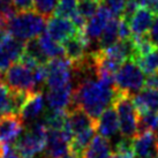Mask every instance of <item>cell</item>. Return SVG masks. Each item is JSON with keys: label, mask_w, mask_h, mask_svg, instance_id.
<instances>
[{"label": "cell", "mask_w": 158, "mask_h": 158, "mask_svg": "<svg viewBox=\"0 0 158 158\" xmlns=\"http://www.w3.org/2000/svg\"><path fill=\"white\" fill-rule=\"evenodd\" d=\"M79 82L73 91L70 107H81L94 120L113 104L118 90L113 84L106 83L97 76V72L75 75Z\"/></svg>", "instance_id": "cell-1"}, {"label": "cell", "mask_w": 158, "mask_h": 158, "mask_svg": "<svg viewBox=\"0 0 158 158\" xmlns=\"http://www.w3.org/2000/svg\"><path fill=\"white\" fill-rule=\"evenodd\" d=\"M4 75L5 82L12 90L31 94L40 91V88L46 82V65L28 66L21 61H16Z\"/></svg>", "instance_id": "cell-2"}, {"label": "cell", "mask_w": 158, "mask_h": 158, "mask_svg": "<svg viewBox=\"0 0 158 158\" xmlns=\"http://www.w3.org/2000/svg\"><path fill=\"white\" fill-rule=\"evenodd\" d=\"M46 22V18L36 10H22L15 13L10 18L7 30L13 37L27 42L43 34Z\"/></svg>", "instance_id": "cell-3"}, {"label": "cell", "mask_w": 158, "mask_h": 158, "mask_svg": "<svg viewBox=\"0 0 158 158\" xmlns=\"http://www.w3.org/2000/svg\"><path fill=\"white\" fill-rule=\"evenodd\" d=\"M48 141V127L44 121H34L13 144L21 158H36L44 152Z\"/></svg>", "instance_id": "cell-4"}, {"label": "cell", "mask_w": 158, "mask_h": 158, "mask_svg": "<svg viewBox=\"0 0 158 158\" xmlns=\"http://www.w3.org/2000/svg\"><path fill=\"white\" fill-rule=\"evenodd\" d=\"M113 105L118 114L120 135L133 140L139 134V112L134 105L133 95L118 90Z\"/></svg>", "instance_id": "cell-5"}, {"label": "cell", "mask_w": 158, "mask_h": 158, "mask_svg": "<svg viewBox=\"0 0 158 158\" xmlns=\"http://www.w3.org/2000/svg\"><path fill=\"white\" fill-rule=\"evenodd\" d=\"M144 72L137 62L128 59L119 67L114 75V85L117 90L128 95H135L144 88Z\"/></svg>", "instance_id": "cell-6"}, {"label": "cell", "mask_w": 158, "mask_h": 158, "mask_svg": "<svg viewBox=\"0 0 158 158\" xmlns=\"http://www.w3.org/2000/svg\"><path fill=\"white\" fill-rule=\"evenodd\" d=\"M74 77L73 66L66 57L50 59L46 64V82L48 89L65 87L72 83Z\"/></svg>", "instance_id": "cell-7"}, {"label": "cell", "mask_w": 158, "mask_h": 158, "mask_svg": "<svg viewBox=\"0 0 158 158\" xmlns=\"http://www.w3.org/2000/svg\"><path fill=\"white\" fill-rule=\"evenodd\" d=\"M73 134L68 126L61 131L48 129V141L45 147L46 158H61L70 152V141Z\"/></svg>", "instance_id": "cell-8"}, {"label": "cell", "mask_w": 158, "mask_h": 158, "mask_svg": "<svg viewBox=\"0 0 158 158\" xmlns=\"http://www.w3.org/2000/svg\"><path fill=\"white\" fill-rule=\"evenodd\" d=\"M112 16H114V15L110 10V8L103 2L98 9V12L87 21V24L83 29V34L90 43V46L94 42H98L99 37L105 29L106 24Z\"/></svg>", "instance_id": "cell-9"}, {"label": "cell", "mask_w": 158, "mask_h": 158, "mask_svg": "<svg viewBox=\"0 0 158 158\" xmlns=\"http://www.w3.org/2000/svg\"><path fill=\"white\" fill-rule=\"evenodd\" d=\"M77 31V27L75 26L70 19L51 15L46 22V32L53 40L61 44L72 36H74Z\"/></svg>", "instance_id": "cell-10"}, {"label": "cell", "mask_w": 158, "mask_h": 158, "mask_svg": "<svg viewBox=\"0 0 158 158\" xmlns=\"http://www.w3.org/2000/svg\"><path fill=\"white\" fill-rule=\"evenodd\" d=\"M65 48V57L72 64V66L77 65L84 60V58L88 56V48H90V43L85 38L83 30H79L74 36L62 43Z\"/></svg>", "instance_id": "cell-11"}, {"label": "cell", "mask_w": 158, "mask_h": 158, "mask_svg": "<svg viewBox=\"0 0 158 158\" xmlns=\"http://www.w3.org/2000/svg\"><path fill=\"white\" fill-rule=\"evenodd\" d=\"M23 133V120L19 114L7 113L0 117V144H13Z\"/></svg>", "instance_id": "cell-12"}, {"label": "cell", "mask_w": 158, "mask_h": 158, "mask_svg": "<svg viewBox=\"0 0 158 158\" xmlns=\"http://www.w3.org/2000/svg\"><path fill=\"white\" fill-rule=\"evenodd\" d=\"M26 42L14 38H9L6 44L0 48V75H4L14 62L20 60L24 52Z\"/></svg>", "instance_id": "cell-13"}, {"label": "cell", "mask_w": 158, "mask_h": 158, "mask_svg": "<svg viewBox=\"0 0 158 158\" xmlns=\"http://www.w3.org/2000/svg\"><path fill=\"white\" fill-rule=\"evenodd\" d=\"M133 148L136 158H156L158 156V142L151 131L139 133L133 139Z\"/></svg>", "instance_id": "cell-14"}, {"label": "cell", "mask_w": 158, "mask_h": 158, "mask_svg": "<svg viewBox=\"0 0 158 158\" xmlns=\"http://www.w3.org/2000/svg\"><path fill=\"white\" fill-rule=\"evenodd\" d=\"M157 18L149 8L139 7L129 20V27L133 36H144L149 34L155 19Z\"/></svg>", "instance_id": "cell-15"}, {"label": "cell", "mask_w": 158, "mask_h": 158, "mask_svg": "<svg viewBox=\"0 0 158 158\" xmlns=\"http://www.w3.org/2000/svg\"><path fill=\"white\" fill-rule=\"evenodd\" d=\"M96 132L98 135L110 140L119 132V119L114 107H107L96 120Z\"/></svg>", "instance_id": "cell-16"}, {"label": "cell", "mask_w": 158, "mask_h": 158, "mask_svg": "<svg viewBox=\"0 0 158 158\" xmlns=\"http://www.w3.org/2000/svg\"><path fill=\"white\" fill-rule=\"evenodd\" d=\"M73 91L74 88L72 83L61 88L48 89L46 95L48 107L53 110H69L73 102Z\"/></svg>", "instance_id": "cell-17"}, {"label": "cell", "mask_w": 158, "mask_h": 158, "mask_svg": "<svg viewBox=\"0 0 158 158\" xmlns=\"http://www.w3.org/2000/svg\"><path fill=\"white\" fill-rule=\"evenodd\" d=\"M133 102L139 115L144 113H158V89L143 88L133 95Z\"/></svg>", "instance_id": "cell-18"}, {"label": "cell", "mask_w": 158, "mask_h": 158, "mask_svg": "<svg viewBox=\"0 0 158 158\" xmlns=\"http://www.w3.org/2000/svg\"><path fill=\"white\" fill-rule=\"evenodd\" d=\"M67 126L74 136L75 134L83 132L85 129L96 127V120H94L81 107H70L68 110Z\"/></svg>", "instance_id": "cell-19"}, {"label": "cell", "mask_w": 158, "mask_h": 158, "mask_svg": "<svg viewBox=\"0 0 158 158\" xmlns=\"http://www.w3.org/2000/svg\"><path fill=\"white\" fill-rule=\"evenodd\" d=\"M45 109V98L42 91H35L30 94V96L23 105L20 112V117L23 121H35L36 119L43 113Z\"/></svg>", "instance_id": "cell-20"}, {"label": "cell", "mask_w": 158, "mask_h": 158, "mask_svg": "<svg viewBox=\"0 0 158 158\" xmlns=\"http://www.w3.org/2000/svg\"><path fill=\"white\" fill-rule=\"evenodd\" d=\"M112 149H111L110 140L101 135H95L88 145V148L84 150L82 158H111Z\"/></svg>", "instance_id": "cell-21"}, {"label": "cell", "mask_w": 158, "mask_h": 158, "mask_svg": "<svg viewBox=\"0 0 158 158\" xmlns=\"http://www.w3.org/2000/svg\"><path fill=\"white\" fill-rule=\"evenodd\" d=\"M119 23L120 18L119 16H112L110 21L107 22L105 29L103 31L102 36L97 42L98 48L97 50H105L114 45L119 40Z\"/></svg>", "instance_id": "cell-22"}, {"label": "cell", "mask_w": 158, "mask_h": 158, "mask_svg": "<svg viewBox=\"0 0 158 158\" xmlns=\"http://www.w3.org/2000/svg\"><path fill=\"white\" fill-rule=\"evenodd\" d=\"M38 40H40V48H42L45 56L48 58V60L53 59V58L65 57L64 45L53 40L46 31H44L43 34H40L38 36Z\"/></svg>", "instance_id": "cell-23"}, {"label": "cell", "mask_w": 158, "mask_h": 158, "mask_svg": "<svg viewBox=\"0 0 158 158\" xmlns=\"http://www.w3.org/2000/svg\"><path fill=\"white\" fill-rule=\"evenodd\" d=\"M95 134H96V127L89 128L83 132L75 134L70 141V151L82 158L84 150L88 148L92 139L95 137Z\"/></svg>", "instance_id": "cell-24"}, {"label": "cell", "mask_w": 158, "mask_h": 158, "mask_svg": "<svg viewBox=\"0 0 158 158\" xmlns=\"http://www.w3.org/2000/svg\"><path fill=\"white\" fill-rule=\"evenodd\" d=\"M68 110H50L45 113L43 121L48 129L51 131H61L67 126Z\"/></svg>", "instance_id": "cell-25"}, {"label": "cell", "mask_w": 158, "mask_h": 158, "mask_svg": "<svg viewBox=\"0 0 158 158\" xmlns=\"http://www.w3.org/2000/svg\"><path fill=\"white\" fill-rule=\"evenodd\" d=\"M135 61L141 67V69L144 72V74L158 73V46H155L149 53L144 56L136 58Z\"/></svg>", "instance_id": "cell-26"}, {"label": "cell", "mask_w": 158, "mask_h": 158, "mask_svg": "<svg viewBox=\"0 0 158 158\" xmlns=\"http://www.w3.org/2000/svg\"><path fill=\"white\" fill-rule=\"evenodd\" d=\"M24 53L28 54L29 57H31L32 59H35L36 61H38L42 65H46L48 62V58L45 56L42 48H40L38 37L27 40L26 46H24Z\"/></svg>", "instance_id": "cell-27"}, {"label": "cell", "mask_w": 158, "mask_h": 158, "mask_svg": "<svg viewBox=\"0 0 158 158\" xmlns=\"http://www.w3.org/2000/svg\"><path fill=\"white\" fill-rule=\"evenodd\" d=\"M77 5L79 0H59L54 10V15L72 19L77 13Z\"/></svg>", "instance_id": "cell-28"}, {"label": "cell", "mask_w": 158, "mask_h": 158, "mask_svg": "<svg viewBox=\"0 0 158 158\" xmlns=\"http://www.w3.org/2000/svg\"><path fill=\"white\" fill-rule=\"evenodd\" d=\"M12 112V89L0 79V114Z\"/></svg>", "instance_id": "cell-29"}, {"label": "cell", "mask_w": 158, "mask_h": 158, "mask_svg": "<svg viewBox=\"0 0 158 158\" xmlns=\"http://www.w3.org/2000/svg\"><path fill=\"white\" fill-rule=\"evenodd\" d=\"M102 4L103 1H96V0H79L77 12L85 20H89L98 12Z\"/></svg>", "instance_id": "cell-30"}, {"label": "cell", "mask_w": 158, "mask_h": 158, "mask_svg": "<svg viewBox=\"0 0 158 158\" xmlns=\"http://www.w3.org/2000/svg\"><path fill=\"white\" fill-rule=\"evenodd\" d=\"M59 0H34V10L48 19L56 10Z\"/></svg>", "instance_id": "cell-31"}, {"label": "cell", "mask_w": 158, "mask_h": 158, "mask_svg": "<svg viewBox=\"0 0 158 158\" xmlns=\"http://www.w3.org/2000/svg\"><path fill=\"white\" fill-rule=\"evenodd\" d=\"M103 2L110 8L114 16H121L125 10V6L127 0H103Z\"/></svg>", "instance_id": "cell-32"}, {"label": "cell", "mask_w": 158, "mask_h": 158, "mask_svg": "<svg viewBox=\"0 0 158 158\" xmlns=\"http://www.w3.org/2000/svg\"><path fill=\"white\" fill-rule=\"evenodd\" d=\"M15 6L13 4V0H0V16L10 20L15 12Z\"/></svg>", "instance_id": "cell-33"}, {"label": "cell", "mask_w": 158, "mask_h": 158, "mask_svg": "<svg viewBox=\"0 0 158 158\" xmlns=\"http://www.w3.org/2000/svg\"><path fill=\"white\" fill-rule=\"evenodd\" d=\"M13 4L18 12L34 9V0H13Z\"/></svg>", "instance_id": "cell-34"}, {"label": "cell", "mask_w": 158, "mask_h": 158, "mask_svg": "<svg viewBox=\"0 0 158 158\" xmlns=\"http://www.w3.org/2000/svg\"><path fill=\"white\" fill-rule=\"evenodd\" d=\"M144 88L158 89V73L148 74L144 80Z\"/></svg>", "instance_id": "cell-35"}, {"label": "cell", "mask_w": 158, "mask_h": 158, "mask_svg": "<svg viewBox=\"0 0 158 158\" xmlns=\"http://www.w3.org/2000/svg\"><path fill=\"white\" fill-rule=\"evenodd\" d=\"M148 36H149L150 40L152 42V44H154L155 46H158V16L155 19L154 23H152V27H151V29H150Z\"/></svg>", "instance_id": "cell-36"}, {"label": "cell", "mask_w": 158, "mask_h": 158, "mask_svg": "<svg viewBox=\"0 0 158 158\" xmlns=\"http://www.w3.org/2000/svg\"><path fill=\"white\" fill-rule=\"evenodd\" d=\"M10 37H12V35L9 34L8 30H6L5 28H0V48L6 44V42H7Z\"/></svg>", "instance_id": "cell-37"}, {"label": "cell", "mask_w": 158, "mask_h": 158, "mask_svg": "<svg viewBox=\"0 0 158 158\" xmlns=\"http://www.w3.org/2000/svg\"><path fill=\"white\" fill-rule=\"evenodd\" d=\"M144 7L149 8L156 16H158V0H147Z\"/></svg>", "instance_id": "cell-38"}, {"label": "cell", "mask_w": 158, "mask_h": 158, "mask_svg": "<svg viewBox=\"0 0 158 158\" xmlns=\"http://www.w3.org/2000/svg\"><path fill=\"white\" fill-rule=\"evenodd\" d=\"M61 158H81V157H79L77 155H75L74 152H72V151H70L69 154H67L66 156H64V157H61Z\"/></svg>", "instance_id": "cell-39"}, {"label": "cell", "mask_w": 158, "mask_h": 158, "mask_svg": "<svg viewBox=\"0 0 158 158\" xmlns=\"http://www.w3.org/2000/svg\"><path fill=\"white\" fill-rule=\"evenodd\" d=\"M154 134H155V136H156V139H157V142H158V127L154 131Z\"/></svg>", "instance_id": "cell-40"}, {"label": "cell", "mask_w": 158, "mask_h": 158, "mask_svg": "<svg viewBox=\"0 0 158 158\" xmlns=\"http://www.w3.org/2000/svg\"><path fill=\"white\" fill-rule=\"evenodd\" d=\"M96 1H103V0H96Z\"/></svg>", "instance_id": "cell-41"}, {"label": "cell", "mask_w": 158, "mask_h": 158, "mask_svg": "<svg viewBox=\"0 0 158 158\" xmlns=\"http://www.w3.org/2000/svg\"><path fill=\"white\" fill-rule=\"evenodd\" d=\"M156 158H158V156H157V157H156Z\"/></svg>", "instance_id": "cell-42"}]
</instances>
